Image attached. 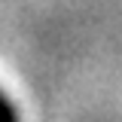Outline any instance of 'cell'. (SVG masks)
I'll list each match as a JSON object with an SVG mask.
<instances>
[{
  "instance_id": "1",
  "label": "cell",
  "mask_w": 122,
  "mask_h": 122,
  "mask_svg": "<svg viewBox=\"0 0 122 122\" xmlns=\"http://www.w3.org/2000/svg\"><path fill=\"white\" fill-rule=\"evenodd\" d=\"M0 122H15V110L6 104V98L0 95Z\"/></svg>"
}]
</instances>
